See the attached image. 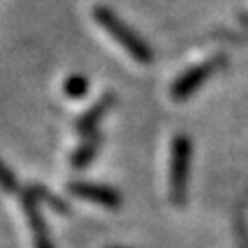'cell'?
<instances>
[{"mask_svg":"<svg viewBox=\"0 0 248 248\" xmlns=\"http://www.w3.org/2000/svg\"><path fill=\"white\" fill-rule=\"evenodd\" d=\"M93 19H95L137 62L147 64V62L153 60V52L149 48V44H147L143 37H139L137 31L130 29L114 11L106 9V6H95V9H93Z\"/></svg>","mask_w":248,"mask_h":248,"instance_id":"1","label":"cell"},{"mask_svg":"<svg viewBox=\"0 0 248 248\" xmlns=\"http://www.w3.org/2000/svg\"><path fill=\"white\" fill-rule=\"evenodd\" d=\"M190 153H192L190 139L184 135H178L172 145V168H170V199L178 207L186 203V186H188V174H190Z\"/></svg>","mask_w":248,"mask_h":248,"instance_id":"2","label":"cell"},{"mask_svg":"<svg viewBox=\"0 0 248 248\" xmlns=\"http://www.w3.org/2000/svg\"><path fill=\"white\" fill-rule=\"evenodd\" d=\"M223 64H226V58L215 56V58H209L205 62H201V64H195L192 68H188L184 75H180L176 79L174 87H172V97L176 102L188 99L192 93H195L199 87H203V83L209 79V77H213Z\"/></svg>","mask_w":248,"mask_h":248,"instance_id":"3","label":"cell"},{"mask_svg":"<svg viewBox=\"0 0 248 248\" xmlns=\"http://www.w3.org/2000/svg\"><path fill=\"white\" fill-rule=\"evenodd\" d=\"M71 192L81 199H87L91 203H97L102 207H110V209H116L120 207V195L108 186H99V184H91V182H71Z\"/></svg>","mask_w":248,"mask_h":248,"instance_id":"4","label":"cell"},{"mask_svg":"<svg viewBox=\"0 0 248 248\" xmlns=\"http://www.w3.org/2000/svg\"><path fill=\"white\" fill-rule=\"evenodd\" d=\"M112 104H114V95H112V93H108V95H104L95 106L91 108V110L85 112L81 118H79V122H77V128H79V133L85 135V137L95 135V128H97L99 120L104 118V114L110 110Z\"/></svg>","mask_w":248,"mask_h":248,"instance_id":"5","label":"cell"},{"mask_svg":"<svg viewBox=\"0 0 248 248\" xmlns=\"http://www.w3.org/2000/svg\"><path fill=\"white\" fill-rule=\"evenodd\" d=\"M99 143H102V139H99L97 133H95V135H89L87 139H85V143L75 151V155H73V166H75L77 170H81V168L87 166L89 161L95 157Z\"/></svg>","mask_w":248,"mask_h":248,"instance_id":"6","label":"cell"},{"mask_svg":"<svg viewBox=\"0 0 248 248\" xmlns=\"http://www.w3.org/2000/svg\"><path fill=\"white\" fill-rule=\"evenodd\" d=\"M27 213H29V219L33 223V230H35V240H37V248H52L48 236H46V230H44V223L42 219L37 217L35 207L31 205V199H27Z\"/></svg>","mask_w":248,"mask_h":248,"instance_id":"7","label":"cell"},{"mask_svg":"<svg viewBox=\"0 0 248 248\" xmlns=\"http://www.w3.org/2000/svg\"><path fill=\"white\" fill-rule=\"evenodd\" d=\"M87 89H89V83H87V79H85L83 75H73V77H68V79L64 81V93L68 97H73V99L83 97L85 93H87Z\"/></svg>","mask_w":248,"mask_h":248,"instance_id":"8","label":"cell"},{"mask_svg":"<svg viewBox=\"0 0 248 248\" xmlns=\"http://www.w3.org/2000/svg\"><path fill=\"white\" fill-rule=\"evenodd\" d=\"M0 184H2L4 188H9V190H15V188H17V182H15L13 174H11L2 164H0Z\"/></svg>","mask_w":248,"mask_h":248,"instance_id":"9","label":"cell"},{"mask_svg":"<svg viewBox=\"0 0 248 248\" xmlns=\"http://www.w3.org/2000/svg\"><path fill=\"white\" fill-rule=\"evenodd\" d=\"M112 248H114V246H112Z\"/></svg>","mask_w":248,"mask_h":248,"instance_id":"10","label":"cell"}]
</instances>
